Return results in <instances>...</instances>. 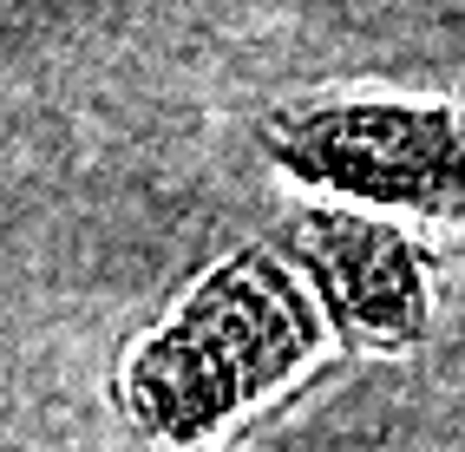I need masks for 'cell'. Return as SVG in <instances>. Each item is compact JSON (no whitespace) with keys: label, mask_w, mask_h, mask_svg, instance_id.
I'll use <instances>...</instances> for the list:
<instances>
[{"label":"cell","mask_w":465,"mask_h":452,"mask_svg":"<svg viewBox=\"0 0 465 452\" xmlns=\"http://www.w3.org/2000/svg\"><path fill=\"white\" fill-rule=\"evenodd\" d=\"M295 262L315 282V315L361 348H413L432 321L426 256L393 223L354 217V210H308L295 230Z\"/></svg>","instance_id":"obj_3"},{"label":"cell","mask_w":465,"mask_h":452,"mask_svg":"<svg viewBox=\"0 0 465 452\" xmlns=\"http://www.w3.org/2000/svg\"><path fill=\"white\" fill-rule=\"evenodd\" d=\"M269 158L295 184L348 203L465 217V132L440 99H341L269 132Z\"/></svg>","instance_id":"obj_2"},{"label":"cell","mask_w":465,"mask_h":452,"mask_svg":"<svg viewBox=\"0 0 465 452\" xmlns=\"http://www.w3.org/2000/svg\"><path fill=\"white\" fill-rule=\"evenodd\" d=\"M322 348L308 289L269 250H236L125 360V400L164 446H203L289 387Z\"/></svg>","instance_id":"obj_1"}]
</instances>
